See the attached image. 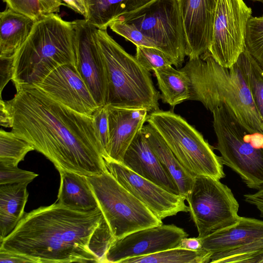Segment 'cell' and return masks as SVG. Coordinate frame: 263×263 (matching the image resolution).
Masks as SVG:
<instances>
[{"instance_id": "19", "label": "cell", "mask_w": 263, "mask_h": 263, "mask_svg": "<svg viewBox=\"0 0 263 263\" xmlns=\"http://www.w3.org/2000/svg\"><path fill=\"white\" fill-rule=\"evenodd\" d=\"M200 239L202 249L212 254L235 250L263 239V220L240 217L235 223Z\"/></svg>"}, {"instance_id": "42", "label": "cell", "mask_w": 263, "mask_h": 263, "mask_svg": "<svg viewBox=\"0 0 263 263\" xmlns=\"http://www.w3.org/2000/svg\"><path fill=\"white\" fill-rule=\"evenodd\" d=\"M243 263H263V248L249 256Z\"/></svg>"}, {"instance_id": "26", "label": "cell", "mask_w": 263, "mask_h": 263, "mask_svg": "<svg viewBox=\"0 0 263 263\" xmlns=\"http://www.w3.org/2000/svg\"><path fill=\"white\" fill-rule=\"evenodd\" d=\"M211 255L204 250L193 251L179 247L128 258L121 263H208L211 261Z\"/></svg>"}, {"instance_id": "7", "label": "cell", "mask_w": 263, "mask_h": 263, "mask_svg": "<svg viewBox=\"0 0 263 263\" xmlns=\"http://www.w3.org/2000/svg\"><path fill=\"white\" fill-rule=\"evenodd\" d=\"M154 127L180 163L193 176L225 177L220 157L203 136L174 112L158 110L148 114L146 121Z\"/></svg>"}, {"instance_id": "6", "label": "cell", "mask_w": 263, "mask_h": 263, "mask_svg": "<svg viewBox=\"0 0 263 263\" xmlns=\"http://www.w3.org/2000/svg\"><path fill=\"white\" fill-rule=\"evenodd\" d=\"M212 112L222 164L238 174L249 187L262 188L263 133L248 130L224 104Z\"/></svg>"}, {"instance_id": "43", "label": "cell", "mask_w": 263, "mask_h": 263, "mask_svg": "<svg viewBox=\"0 0 263 263\" xmlns=\"http://www.w3.org/2000/svg\"><path fill=\"white\" fill-rule=\"evenodd\" d=\"M253 1H258V2H261V3H263V0H253Z\"/></svg>"}, {"instance_id": "15", "label": "cell", "mask_w": 263, "mask_h": 263, "mask_svg": "<svg viewBox=\"0 0 263 263\" xmlns=\"http://www.w3.org/2000/svg\"><path fill=\"white\" fill-rule=\"evenodd\" d=\"M36 86L54 101L81 114L92 116L99 107L73 64L58 67Z\"/></svg>"}, {"instance_id": "2", "label": "cell", "mask_w": 263, "mask_h": 263, "mask_svg": "<svg viewBox=\"0 0 263 263\" xmlns=\"http://www.w3.org/2000/svg\"><path fill=\"white\" fill-rule=\"evenodd\" d=\"M98 206L88 212L55 202L25 213L0 241V249L31 258L36 263L100 262L90 248L104 220Z\"/></svg>"}, {"instance_id": "5", "label": "cell", "mask_w": 263, "mask_h": 263, "mask_svg": "<svg viewBox=\"0 0 263 263\" xmlns=\"http://www.w3.org/2000/svg\"><path fill=\"white\" fill-rule=\"evenodd\" d=\"M97 42L107 73L106 105L145 108L149 114L159 110L161 93L151 74L127 53L107 32L98 29Z\"/></svg>"}, {"instance_id": "24", "label": "cell", "mask_w": 263, "mask_h": 263, "mask_svg": "<svg viewBox=\"0 0 263 263\" xmlns=\"http://www.w3.org/2000/svg\"><path fill=\"white\" fill-rule=\"evenodd\" d=\"M84 19L98 29H107L116 18L136 11L153 0H84Z\"/></svg>"}, {"instance_id": "22", "label": "cell", "mask_w": 263, "mask_h": 263, "mask_svg": "<svg viewBox=\"0 0 263 263\" xmlns=\"http://www.w3.org/2000/svg\"><path fill=\"white\" fill-rule=\"evenodd\" d=\"M142 130L152 150L176 183L179 194L186 199L192 187L194 176L180 163L154 127L147 124L143 126Z\"/></svg>"}, {"instance_id": "35", "label": "cell", "mask_w": 263, "mask_h": 263, "mask_svg": "<svg viewBox=\"0 0 263 263\" xmlns=\"http://www.w3.org/2000/svg\"><path fill=\"white\" fill-rule=\"evenodd\" d=\"M36 263L33 259L17 253L0 249V263Z\"/></svg>"}, {"instance_id": "29", "label": "cell", "mask_w": 263, "mask_h": 263, "mask_svg": "<svg viewBox=\"0 0 263 263\" xmlns=\"http://www.w3.org/2000/svg\"><path fill=\"white\" fill-rule=\"evenodd\" d=\"M246 48L263 70V15L251 16L246 35Z\"/></svg>"}, {"instance_id": "34", "label": "cell", "mask_w": 263, "mask_h": 263, "mask_svg": "<svg viewBox=\"0 0 263 263\" xmlns=\"http://www.w3.org/2000/svg\"><path fill=\"white\" fill-rule=\"evenodd\" d=\"M91 116L97 137L103 150L104 157L109 139L107 106H99Z\"/></svg>"}, {"instance_id": "36", "label": "cell", "mask_w": 263, "mask_h": 263, "mask_svg": "<svg viewBox=\"0 0 263 263\" xmlns=\"http://www.w3.org/2000/svg\"><path fill=\"white\" fill-rule=\"evenodd\" d=\"M1 66V97L4 87L12 80L13 76V59H0Z\"/></svg>"}, {"instance_id": "38", "label": "cell", "mask_w": 263, "mask_h": 263, "mask_svg": "<svg viewBox=\"0 0 263 263\" xmlns=\"http://www.w3.org/2000/svg\"><path fill=\"white\" fill-rule=\"evenodd\" d=\"M45 14L60 12L61 6H64L60 0H40Z\"/></svg>"}, {"instance_id": "23", "label": "cell", "mask_w": 263, "mask_h": 263, "mask_svg": "<svg viewBox=\"0 0 263 263\" xmlns=\"http://www.w3.org/2000/svg\"><path fill=\"white\" fill-rule=\"evenodd\" d=\"M28 184L0 185V241L12 232L25 213Z\"/></svg>"}, {"instance_id": "13", "label": "cell", "mask_w": 263, "mask_h": 263, "mask_svg": "<svg viewBox=\"0 0 263 263\" xmlns=\"http://www.w3.org/2000/svg\"><path fill=\"white\" fill-rule=\"evenodd\" d=\"M188 234L174 224H161L142 229L114 240L103 262H119L128 258L147 255L180 247Z\"/></svg>"}, {"instance_id": "10", "label": "cell", "mask_w": 263, "mask_h": 263, "mask_svg": "<svg viewBox=\"0 0 263 263\" xmlns=\"http://www.w3.org/2000/svg\"><path fill=\"white\" fill-rule=\"evenodd\" d=\"M186 200L199 238L235 223L240 217L231 190L210 176H195Z\"/></svg>"}, {"instance_id": "3", "label": "cell", "mask_w": 263, "mask_h": 263, "mask_svg": "<svg viewBox=\"0 0 263 263\" xmlns=\"http://www.w3.org/2000/svg\"><path fill=\"white\" fill-rule=\"evenodd\" d=\"M180 69L189 80V100L200 102L211 112L224 104L248 130L263 133V120L236 63L231 67H223L208 50L189 58Z\"/></svg>"}, {"instance_id": "17", "label": "cell", "mask_w": 263, "mask_h": 263, "mask_svg": "<svg viewBox=\"0 0 263 263\" xmlns=\"http://www.w3.org/2000/svg\"><path fill=\"white\" fill-rule=\"evenodd\" d=\"M109 139L103 158L122 163L129 146L147 121L145 108H128L107 105Z\"/></svg>"}, {"instance_id": "12", "label": "cell", "mask_w": 263, "mask_h": 263, "mask_svg": "<svg viewBox=\"0 0 263 263\" xmlns=\"http://www.w3.org/2000/svg\"><path fill=\"white\" fill-rule=\"evenodd\" d=\"M108 171L128 191L162 220L180 212H187L185 198L173 194L138 175L123 163L104 158Z\"/></svg>"}, {"instance_id": "41", "label": "cell", "mask_w": 263, "mask_h": 263, "mask_svg": "<svg viewBox=\"0 0 263 263\" xmlns=\"http://www.w3.org/2000/svg\"><path fill=\"white\" fill-rule=\"evenodd\" d=\"M0 101V123L1 125L5 127L11 128V120L9 113L7 107L6 102L3 101L1 97Z\"/></svg>"}, {"instance_id": "32", "label": "cell", "mask_w": 263, "mask_h": 263, "mask_svg": "<svg viewBox=\"0 0 263 263\" xmlns=\"http://www.w3.org/2000/svg\"><path fill=\"white\" fill-rule=\"evenodd\" d=\"M38 174L19 168L17 166L0 163V185L13 183H29Z\"/></svg>"}, {"instance_id": "20", "label": "cell", "mask_w": 263, "mask_h": 263, "mask_svg": "<svg viewBox=\"0 0 263 263\" xmlns=\"http://www.w3.org/2000/svg\"><path fill=\"white\" fill-rule=\"evenodd\" d=\"M35 22L9 8L1 12L0 59H13L29 36Z\"/></svg>"}, {"instance_id": "40", "label": "cell", "mask_w": 263, "mask_h": 263, "mask_svg": "<svg viewBox=\"0 0 263 263\" xmlns=\"http://www.w3.org/2000/svg\"><path fill=\"white\" fill-rule=\"evenodd\" d=\"M180 247L193 251L202 250L201 239L198 237H185L182 239L180 242Z\"/></svg>"}, {"instance_id": "27", "label": "cell", "mask_w": 263, "mask_h": 263, "mask_svg": "<svg viewBox=\"0 0 263 263\" xmlns=\"http://www.w3.org/2000/svg\"><path fill=\"white\" fill-rule=\"evenodd\" d=\"M250 90L263 120V70L245 48L236 62Z\"/></svg>"}, {"instance_id": "11", "label": "cell", "mask_w": 263, "mask_h": 263, "mask_svg": "<svg viewBox=\"0 0 263 263\" xmlns=\"http://www.w3.org/2000/svg\"><path fill=\"white\" fill-rule=\"evenodd\" d=\"M252 9L243 0H218L209 51L221 66L231 67L246 48Z\"/></svg>"}, {"instance_id": "21", "label": "cell", "mask_w": 263, "mask_h": 263, "mask_svg": "<svg viewBox=\"0 0 263 263\" xmlns=\"http://www.w3.org/2000/svg\"><path fill=\"white\" fill-rule=\"evenodd\" d=\"M59 173L60 184L57 202L81 212L90 211L99 206L87 176L66 171Z\"/></svg>"}, {"instance_id": "33", "label": "cell", "mask_w": 263, "mask_h": 263, "mask_svg": "<svg viewBox=\"0 0 263 263\" xmlns=\"http://www.w3.org/2000/svg\"><path fill=\"white\" fill-rule=\"evenodd\" d=\"M13 11L25 15L34 22L42 18L44 13L40 0H3Z\"/></svg>"}, {"instance_id": "39", "label": "cell", "mask_w": 263, "mask_h": 263, "mask_svg": "<svg viewBox=\"0 0 263 263\" xmlns=\"http://www.w3.org/2000/svg\"><path fill=\"white\" fill-rule=\"evenodd\" d=\"M64 5L76 12L83 15L84 17L86 15V10L84 0H60Z\"/></svg>"}, {"instance_id": "37", "label": "cell", "mask_w": 263, "mask_h": 263, "mask_svg": "<svg viewBox=\"0 0 263 263\" xmlns=\"http://www.w3.org/2000/svg\"><path fill=\"white\" fill-rule=\"evenodd\" d=\"M245 201L255 205L260 212V215L263 218V187L253 194L244 195Z\"/></svg>"}, {"instance_id": "25", "label": "cell", "mask_w": 263, "mask_h": 263, "mask_svg": "<svg viewBox=\"0 0 263 263\" xmlns=\"http://www.w3.org/2000/svg\"><path fill=\"white\" fill-rule=\"evenodd\" d=\"M158 87L161 91V99L172 107L180 104L190 98L187 77L180 69L172 65L154 70Z\"/></svg>"}, {"instance_id": "1", "label": "cell", "mask_w": 263, "mask_h": 263, "mask_svg": "<svg viewBox=\"0 0 263 263\" xmlns=\"http://www.w3.org/2000/svg\"><path fill=\"white\" fill-rule=\"evenodd\" d=\"M6 105L13 132L54 165L86 176L108 170L92 117L77 112L35 85H23Z\"/></svg>"}, {"instance_id": "14", "label": "cell", "mask_w": 263, "mask_h": 263, "mask_svg": "<svg viewBox=\"0 0 263 263\" xmlns=\"http://www.w3.org/2000/svg\"><path fill=\"white\" fill-rule=\"evenodd\" d=\"M77 68L99 106L106 105L108 81L96 37L97 28L84 18L74 21Z\"/></svg>"}, {"instance_id": "30", "label": "cell", "mask_w": 263, "mask_h": 263, "mask_svg": "<svg viewBox=\"0 0 263 263\" xmlns=\"http://www.w3.org/2000/svg\"><path fill=\"white\" fill-rule=\"evenodd\" d=\"M135 57L148 71L173 65L170 59L163 52L154 47L137 46Z\"/></svg>"}, {"instance_id": "4", "label": "cell", "mask_w": 263, "mask_h": 263, "mask_svg": "<svg viewBox=\"0 0 263 263\" xmlns=\"http://www.w3.org/2000/svg\"><path fill=\"white\" fill-rule=\"evenodd\" d=\"M73 21L58 13L45 14L35 22L32 31L13 59L12 81L16 89L41 82L58 67L77 65Z\"/></svg>"}, {"instance_id": "28", "label": "cell", "mask_w": 263, "mask_h": 263, "mask_svg": "<svg viewBox=\"0 0 263 263\" xmlns=\"http://www.w3.org/2000/svg\"><path fill=\"white\" fill-rule=\"evenodd\" d=\"M35 150L26 140L12 131L0 130V163L17 166L24 160L26 154Z\"/></svg>"}, {"instance_id": "31", "label": "cell", "mask_w": 263, "mask_h": 263, "mask_svg": "<svg viewBox=\"0 0 263 263\" xmlns=\"http://www.w3.org/2000/svg\"><path fill=\"white\" fill-rule=\"evenodd\" d=\"M109 27L112 31L129 41L136 46L156 48L154 42L132 24L116 18L109 24Z\"/></svg>"}, {"instance_id": "8", "label": "cell", "mask_w": 263, "mask_h": 263, "mask_svg": "<svg viewBox=\"0 0 263 263\" xmlns=\"http://www.w3.org/2000/svg\"><path fill=\"white\" fill-rule=\"evenodd\" d=\"M87 178L115 240L136 231L163 224L108 171Z\"/></svg>"}, {"instance_id": "16", "label": "cell", "mask_w": 263, "mask_h": 263, "mask_svg": "<svg viewBox=\"0 0 263 263\" xmlns=\"http://www.w3.org/2000/svg\"><path fill=\"white\" fill-rule=\"evenodd\" d=\"M185 40L186 56L199 57L210 46L218 0H178Z\"/></svg>"}, {"instance_id": "18", "label": "cell", "mask_w": 263, "mask_h": 263, "mask_svg": "<svg viewBox=\"0 0 263 263\" xmlns=\"http://www.w3.org/2000/svg\"><path fill=\"white\" fill-rule=\"evenodd\" d=\"M122 163L165 190L180 195L176 183L152 150L142 129L127 148Z\"/></svg>"}, {"instance_id": "9", "label": "cell", "mask_w": 263, "mask_h": 263, "mask_svg": "<svg viewBox=\"0 0 263 263\" xmlns=\"http://www.w3.org/2000/svg\"><path fill=\"white\" fill-rule=\"evenodd\" d=\"M117 18L134 25L168 57L173 65L182 66L186 40L178 0H153Z\"/></svg>"}]
</instances>
